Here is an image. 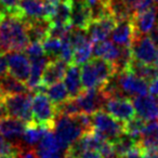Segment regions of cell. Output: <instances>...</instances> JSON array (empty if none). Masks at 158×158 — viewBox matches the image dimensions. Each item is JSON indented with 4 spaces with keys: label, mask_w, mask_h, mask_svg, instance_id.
I'll return each instance as SVG.
<instances>
[{
    "label": "cell",
    "mask_w": 158,
    "mask_h": 158,
    "mask_svg": "<svg viewBox=\"0 0 158 158\" xmlns=\"http://www.w3.org/2000/svg\"><path fill=\"white\" fill-rule=\"evenodd\" d=\"M25 23H26L27 34L31 42H42L49 36V29L51 25L50 21L46 19H40V20L25 21Z\"/></svg>",
    "instance_id": "cell-23"
},
{
    "label": "cell",
    "mask_w": 158,
    "mask_h": 158,
    "mask_svg": "<svg viewBox=\"0 0 158 158\" xmlns=\"http://www.w3.org/2000/svg\"><path fill=\"white\" fill-rule=\"evenodd\" d=\"M120 52V49L112 41L107 39L103 41L93 42V54L94 57H101V59L114 63L117 60Z\"/></svg>",
    "instance_id": "cell-25"
},
{
    "label": "cell",
    "mask_w": 158,
    "mask_h": 158,
    "mask_svg": "<svg viewBox=\"0 0 158 158\" xmlns=\"http://www.w3.org/2000/svg\"><path fill=\"white\" fill-rule=\"evenodd\" d=\"M8 72V61L5 53H0V76L7 74Z\"/></svg>",
    "instance_id": "cell-43"
},
{
    "label": "cell",
    "mask_w": 158,
    "mask_h": 158,
    "mask_svg": "<svg viewBox=\"0 0 158 158\" xmlns=\"http://www.w3.org/2000/svg\"><path fill=\"white\" fill-rule=\"evenodd\" d=\"M148 91L151 92V94L153 95H158V76L154 79L153 81L149 82L148 86Z\"/></svg>",
    "instance_id": "cell-45"
},
{
    "label": "cell",
    "mask_w": 158,
    "mask_h": 158,
    "mask_svg": "<svg viewBox=\"0 0 158 158\" xmlns=\"http://www.w3.org/2000/svg\"><path fill=\"white\" fill-rule=\"evenodd\" d=\"M64 85L69 93L70 98H77L85 90L81 82V76L78 65L72 63L68 65L64 76Z\"/></svg>",
    "instance_id": "cell-18"
},
{
    "label": "cell",
    "mask_w": 158,
    "mask_h": 158,
    "mask_svg": "<svg viewBox=\"0 0 158 158\" xmlns=\"http://www.w3.org/2000/svg\"><path fill=\"white\" fill-rule=\"evenodd\" d=\"M127 70L131 72L132 74L140 77L141 79H143V80H145L147 82L153 81L154 79L158 76V69L155 67V65L141 63V62L135 61L134 59L129 65Z\"/></svg>",
    "instance_id": "cell-26"
},
{
    "label": "cell",
    "mask_w": 158,
    "mask_h": 158,
    "mask_svg": "<svg viewBox=\"0 0 158 158\" xmlns=\"http://www.w3.org/2000/svg\"><path fill=\"white\" fill-rule=\"evenodd\" d=\"M132 18L118 21L116 23V26L112 31V40L115 44L119 47H131L134 38L138 35Z\"/></svg>",
    "instance_id": "cell-11"
},
{
    "label": "cell",
    "mask_w": 158,
    "mask_h": 158,
    "mask_svg": "<svg viewBox=\"0 0 158 158\" xmlns=\"http://www.w3.org/2000/svg\"><path fill=\"white\" fill-rule=\"evenodd\" d=\"M15 158H39V157H38L36 151H34V149H27V151L23 149L22 152H20L18 154V156Z\"/></svg>",
    "instance_id": "cell-44"
},
{
    "label": "cell",
    "mask_w": 158,
    "mask_h": 158,
    "mask_svg": "<svg viewBox=\"0 0 158 158\" xmlns=\"http://www.w3.org/2000/svg\"><path fill=\"white\" fill-rule=\"evenodd\" d=\"M61 151V146H60L59 141L55 136V133L52 132V129H47L42 138L40 139L37 149H36L38 157L44 158L47 157V156L59 154Z\"/></svg>",
    "instance_id": "cell-21"
},
{
    "label": "cell",
    "mask_w": 158,
    "mask_h": 158,
    "mask_svg": "<svg viewBox=\"0 0 158 158\" xmlns=\"http://www.w3.org/2000/svg\"><path fill=\"white\" fill-rule=\"evenodd\" d=\"M113 147H114V151L116 153V155L118 157L123 158V156L127 153H129L132 148L138 145V141L134 140L132 136H130L129 134L123 133L120 136L116 139L115 141H113Z\"/></svg>",
    "instance_id": "cell-30"
},
{
    "label": "cell",
    "mask_w": 158,
    "mask_h": 158,
    "mask_svg": "<svg viewBox=\"0 0 158 158\" xmlns=\"http://www.w3.org/2000/svg\"><path fill=\"white\" fill-rule=\"evenodd\" d=\"M47 130V128L41 127V126L37 125L34 121L28 123L25 128V131L22 135L23 142L27 145V146H35L36 144H38L40 141V139L42 138L44 131Z\"/></svg>",
    "instance_id": "cell-28"
},
{
    "label": "cell",
    "mask_w": 158,
    "mask_h": 158,
    "mask_svg": "<svg viewBox=\"0 0 158 158\" xmlns=\"http://www.w3.org/2000/svg\"><path fill=\"white\" fill-rule=\"evenodd\" d=\"M28 91L29 90L25 82L19 80L9 73L0 76V94L2 98L6 95L19 94V93H25Z\"/></svg>",
    "instance_id": "cell-22"
},
{
    "label": "cell",
    "mask_w": 158,
    "mask_h": 158,
    "mask_svg": "<svg viewBox=\"0 0 158 158\" xmlns=\"http://www.w3.org/2000/svg\"><path fill=\"white\" fill-rule=\"evenodd\" d=\"M103 110H105L115 119L121 121V123H127L132 117L135 116L133 103L128 98L108 99Z\"/></svg>",
    "instance_id": "cell-10"
},
{
    "label": "cell",
    "mask_w": 158,
    "mask_h": 158,
    "mask_svg": "<svg viewBox=\"0 0 158 158\" xmlns=\"http://www.w3.org/2000/svg\"><path fill=\"white\" fill-rule=\"evenodd\" d=\"M68 64L61 59H52L44 67L41 77V85L49 87L53 84L60 82L65 76Z\"/></svg>",
    "instance_id": "cell-14"
},
{
    "label": "cell",
    "mask_w": 158,
    "mask_h": 158,
    "mask_svg": "<svg viewBox=\"0 0 158 158\" xmlns=\"http://www.w3.org/2000/svg\"><path fill=\"white\" fill-rule=\"evenodd\" d=\"M2 99L8 115L22 119L27 123L33 121V113H31L33 97L29 91L19 94L6 95Z\"/></svg>",
    "instance_id": "cell-5"
},
{
    "label": "cell",
    "mask_w": 158,
    "mask_h": 158,
    "mask_svg": "<svg viewBox=\"0 0 158 158\" xmlns=\"http://www.w3.org/2000/svg\"><path fill=\"white\" fill-rule=\"evenodd\" d=\"M29 42L25 21L16 14L5 12L0 20V53L24 51Z\"/></svg>",
    "instance_id": "cell-1"
},
{
    "label": "cell",
    "mask_w": 158,
    "mask_h": 158,
    "mask_svg": "<svg viewBox=\"0 0 158 158\" xmlns=\"http://www.w3.org/2000/svg\"><path fill=\"white\" fill-rule=\"evenodd\" d=\"M27 123L13 116H5L0 118V134L8 140L18 141L22 138Z\"/></svg>",
    "instance_id": "cell-15"
},
{
    "label": "cell",
    "mask_w": 158,
    "mask_h": 158,
    "mask_svg": "<svg viewBox=\"0 0 158 158\" xmlns=\"http://www.w3.org/2000/svg\"><path fill=\"white\" fill-rule=\"evenodd\" d=\"M123 158H148L145 155V152L141 148L139 145H136L134 148H132L129 153H127Z\"/></svg>",
    "instance_id": "cell-41"
},
{
    "label": "cell",
    "mask_w": 158,
    "mask_h": 158,
    "mask_svg": "<svg viewBox=\"0 0 158 158\" xmlns=\"http://www.w3.org/2000/svg\"><path fill=\"white\" fill-rule=\"evenodd\" d=\"M73 2H74V0H61L59 2V5H57L56 10H55L50 22L52 24L69 25Z\"/></svg>",
    "instance_id": "cell-27"
},
{
    "label": "cell",
    "mask_w": 158,
    "mask_h": 158,
    "mask_svg": "<svg viewBox=\"0 0 158 158\" xmlns=\"http://www.w3.org/2000/svg\"><path fill=\"white\" fill-rule=\"evenodd\" d=\"M24 51H25V54L28 56L29 61L37 60L39 57H42L46 55L44 47H42V42H38V41L29 42V44L26 47V49Z\"/></svg>",
    "instance_id": "cell-39"
},
{
    "label": "cell",
    "mask_w": 158,
    "mask_h": 158,
    "mask_svg": "<svg viewBox=\"0 0 158 158\" xmlns=\"http://www.w3.org/2000/svg\"><path fill=\"white\" fill-rule=\"evenodd\" d=\"M145 126H146L145 119L141 118L139 116H134L130 120H128L127 123H125V133L129 134L130 136H132L134 140L139 142L145 129Z\"/></svg>",
    "instance_id": "cell-33"
},
{
    "label": "cell",
    "mask_w": 158,
    "mask_h": 158,
    "mask_svg": "<svg viewBox=\"0 0 158 158\" xmlns=\"http://www.w3.org/2000/svg\"><path fill=\"white\" fill-rule=\"evenodd\" d=\"M33 121L47 129H53L57 116L56 105L44 92H38L31 100Z\"/></svg>",
    "instance_id": "cell-3"
},
{
    "label": "cell",
    "mask_w": 158,
    "mask_h": 158,
    "mask_svg": "<svg viewBox=\"0 0 158 158\" xmlns=\"http://www.w3.org/2000/svg\"><path fill=\"white\" fill-rule=\"evenodd\" d=\"M132 61H133V55H132L131 48L130 47H120V52H119L118 57L113 63L116 73L127 70Z\"/></svg>",
    "instance_id": "cell-34"
},
{
    "label": "cell",
    "mask_w": 158,
    "mask_h": 158,
    "mask_svg": "<svg viewBox=\"0 0 158 158\" xmlns=\"http://www.w3.org/2000/svg\"><path fill=\"white\" fill-rule=\"evenodd\" d=\"M93 53V41L89 39L85 44L74 48V56L73 63L76 65H84L88 61H90L91 55Z\"/></svg>",
    "instance_id": "cell-31"
},
{
    "label": "cell",
    "mask_w": 158,
    "mask_h": 158,
    "mask_svg": "<svg viewBox=\"0 0 158 158\" xmlns=\"http://www.w3.org/2000/svg\"><path fill=\"white\" fill-rule=\"evenodd\" d=\"M50 61L47 55L42 57H39L37 60H33L31 61V74H29V78L27 79V81L25 82L28 88L29 91H34L41 85V77L42 73H44V67L47 66L48 62Z\"/></svg>",
    "instance_id": "cell-24"
},
{
    "label": "cell",
    "mask_w": 158,
    "mask_h": 158,
    "mask_svg": "<svg viewBox=\"0 0 158 158\" xmlns=\"http://www.w3.org/2000/svg\"><path fill=\"white\" fill-rule=\"evenodd\" d=\"M132 103L139 117L145 120L158 119V106L153 94L136 95L132 100Z\"/></svg>",
    "instance_id": "cell-12"
},
{
    "label": "cell",
    "mask_w": 158,
    "mask_h": 158,
    "mask_svg": "<svg viewBox=\"0 0 158 158\" xmlns=\"http://www.w3.org/2000/svg\"><path fill=\"white\" fill-rule=\"evenodd\" d=\"M80 110L86 114L92 115L97 110L104 108L107 98L104 95L101 89L92 88V89H85L78 97L76 98Z\"/></svg>",
    "instance_id": "cell-7"
},
{
    "label": "cell",
    "mask_w": 158,
    "mask_h": 158,
    "mask_svg": "<svg viewBox=\"0 0 158 158\" xmlns=\"http://www.w3.org/2000/svg\"><path fill=\"white\" fill-rule=\"evenodd\" d=\"M116 79L119 87L125 95H143L147 94L148 85L147 81L135 76L129 70L116 73Z\"/></svg>",
    "instance_id": "cell-9"
},
{
    "label": "cell",
    "mask_w": 158,
    "mask_h": 158,
    "mask_svg": "<svg viewBox=\"0 0 158 158\" xmlns=\"http://www.w3.org/2000/svg\"><path fill=\"white\" fill-rule=\"evenodd\" d=\"M116 23L117 21L110 15L101 20L91 21L86 31H88V36L93 42L103 41L110 37L114 27L116 26Z\"/></svg>",
    "instance_id": "cell-13"
},
{
    "label": "cell",
    "mask_w": 158,
    "mask_h": 158,
    "mask_svg": "<svg viewBox=\"0 0 158 158\" xmlns=\"http://www.w3.org/2000/svg\"><path fill=\"white\" fill-rule=\"evenodd\" d=\"M154 2H157L158 3V0H154Z\"/></svg>",
    "instance_id": "cell-51"
},
{
    "label": "cell",
    "mask_w": 158,
    "mask_h": 158,
    "mask_svg": "<svg viewBox=\"0 0 158 158\" xmlns=\"http://www.w3.org/2000/svg\"><path fill=\"white\" fill-rule=\"evenodd\" d=\"M19 3H20V0H0V9L6 13L18 15Z\"/></svg>",
    "instance_id": "cell-40"
},
{
    "label": "cell",
    "mask_w": 158,
    "mask_h": 158,
    "mask_svg": "<svg viewBox=\"0 0 158 158\" xmlns=\"http://www.w3.org/2000/svg\"><path fill=\"white\" fill-rule=\"evenodd\" d=\"M23 148L19 145V143H12L0 134V156L1 157H13L15 158Z\"/></svg>",
    "instance_id": "cell-35"
},
{
    "label": "cell",
    "mask_w": 158,
    "mask_h": 158,
    "mask_svg": "<svg viewBox=\"0 0 158 158\" xmlns=\"http://www.w3.org/2000/svg\"><path fill=\"white\" fill-rule=\"evenodd\" d=\"M92 129L102 134L107 141L113 142L125 133V123L115 119L102 108L92 114Z\"/></svg>",
    "instance_id": "cell-4"
},
{
    "label": "cell",
    "mask_w": 158,
    "mask_h": 158,
    "mask_svg": "<svg viewBox=\"0 0 158 158\" xmlns=\"http://www.w3.org/2000/svg\"><path fill=\"white\" fill-rule=\"evenodd\" d=\"M155 67L158 69V50H157V54H156V60H155V63H154Z\"/></svg>",
    "instance_id": "cell-48"
},
{
    "label": "cell",
    "mask_w": 158,
    "mask_h": 158,
    "mask_svg": "<svg viewBox=\"0 0 158 158\" xmlns=\"http://www.w3.org/2000/svg\"><path fill=\"white\" fill-rule=\"evenodd\" d=\"M57 115H65V116L74 117L80 113V107L78 105L76 98H69L65 102L56 105Z\"/></svg>",
    "instance_id": "cell-37"
},
{
    "label": "cell",
    "mask_w": 158,
    "mask_h": 158,
    "mask_svg": "<svg viewBox=\"0 0 158 158\" xmlns=\"http://www.w3.org/2000/svg\"><path fill=\"white\" fill-rule=\"evenodd\" d=\"M130 48L135 61L154 65L157 54V47L148 36L136 35Z\"/></svg>",
    "instance_id": "cell-6"
},
{
    "label": "cell",
    "mask_w": 158,
    "mask_h": 158,
    "mask_svg": "<svg viewBox=\"0 0 158 158\" xmlns=\"http://www.w3.org/2000/svg\"><path fill=\"white\" fill-rule=\"evenodd\" d=\"M8 72L23 82H26L31 74V63L28 56L22 51H11L8 52Z\"/></svg>",
    "instance_id": "cell-8"
},
{
    "label": "cell",
    "mask_w": 158,
    "mask_h": 158,
    "mask_svg": "<svg viewBox=\"0 0 158 158\" xmlns=\"http://www.w3.org/2000/svg\"><path fill=\"white\" fill-rule=\"evenodd\" d=\"M92 18L89 7L84 0H74L70 15V24L75 28L86 31L90 25Z\"/></svg>",
    "instance_id": "cell-16"
},
{
    "label": "cell",
    "mask_w": 158,
    "mask_h": 158,
    "mask_svg": "<svg viewBox=\"0 0 158 158\" xmlns=\"http://www.w3.org/2000/svg\"><path fill=\"white\" fill-rule=\"evenodd\" d=\"M156 15H157V8L152 7L144 12L133 15V24L138 35H145L149 33L155 27Z\"/></svg>",
    "instance_id": "cell-20"
},
{
    "label": "cell",
    "mask_w": 158,
    "mask_h": 158,
    "mask_svg": "<svg viewBox=\"0 0 158 158\" xmlns=\"http://www.w3.org/2000/svg\"><path fill=\"white\" fill-rule=\"evenodd\" d=\"M42 47H44V53L48 57L52 59H59L60 56V51H61L62 47V39H57V38L53 37H47L46 39L42 41Z\"/></svg>",
    "instance_id": "cell-36"
},
{
    "label": "cell",
    "mask_w": 158,
    "mask_h": 158,
    "mask_svg": "<svg viewBox=\"0 0 158 158\" xmlns=\"http://www.w3.org/2000/svg\"><path fill=\"white\" fill-rule=\"evenodd\" d=\"M55 136L62 151H67L69 146L85 133L75 117L57 115L54 121Z\"/></svg>",
    "instance_id": "cell-2"
},
{
    "label": "cell",
    "mask_w": 158,
    "mask_h": 158,
    "mask_svg": "<svg viewBox=\"0 0 158 158\" xmlns=\"http://www.w3.org/2000/svg\"><path fill=\"white\" fill-rule=\"evenodd\" d=\"M77 158H103L100 152L94 151V149H90V151H85L81 153Z\"/></svg>",
    "instance_id": "cell-42"
},
{
    "label": "cell",
    "mask_w": 158,
    "mask_h": 158,
    "mask_svg": "<svg viewBox=\"0 0 158 158\" xmlns=\"http://www.w3.org/2000/svg\"><path fill=\"white\" fill-rule=\"evenodd\" d=\"M3 13H5V12L2 11V10L0 9V20H1V18H2V15H3Z\"/></svg>",
    "instance_id": "cell-49"
},
{
    "label": "cell",
    "mask_w": 158,
    "mask_h": 158,
    "mask_svg": "<svg viewBox=\"0 0 158 158\" xmlns=\"http://www.w3.org/2000/svg\"><path fill=\"white\" fill-rule=\"evenodd\" d=\"M46 93L49 97V99H50L55 105H59V104L63 103V102H65L66 100H68L70 98L65 85L62 84L61 81L47 87Z\"/></svg>",
    "instance_id": "cell-32"
},
{
    "label": "cell",
    "mask_w": 158,
    "mask_h": 158,
    "mask_svg": "<svg viewBox=\"0 0 158 158\" xmlns=\"http://www.w3.org/2000/svg\"><path fill=\"white\" fill-rule=\"evenodd\" d=\"M0 158H13V157H1V156H0Z\"/></svg>",
    "instance_id": "cell-50"
},
{
    "label": "cell",
    "mask_w": 158,
    "mask_h": 158,
    "mask_svg": "<svg viewBox=\"0 0 158 158\" xmlns=\"http://www.w3.org/2000/svg\"><path fill=\"white\" fill-rule=\"evenodd\" d=\"M73 56H74V49H73V46L67 35L66 37L62 38V47L61 51H60L59 59L63 60L64 62H66L69 65V64L73 63Z\"/></svg>",
    "instance_id": "cell-38"
},
{
    "label": "cell",
    "mask_w": 158,
    "mask_h": 158,
    "mask_svg": "<svg viewBox=\"0 0 158 158\" xmlns=\"http://www.w3.org/2000/svg\"><path fill=\"white\" fill-rule=\"evenodd\" d=\"M151 35H149V38L152 39V41L155 44L156 47H158V25L156 27H154L151 31Z\"/></svg>",
    "instance_id": "cell-46"
},
{
    "label": "cell",
    "mask_w": 158,
    "mask_h": 158,
    "mask_svg": "<svg viewBox=\"0 0 158 158\" xmlns=\"http://www.w3.org/2000/svg\"><path fill=\"white\" fill-rule=\"evenodd\" d=\"M138 145L146 153V152L158 149V120H148L146 123L145 129Z\"/></svg>",
    "instance_id": "cell-19"
},
{
    "label": "cell",
    "mask_w": 158,
    "mask_h": 158,
    "mask_svg": "<svg viewBox=\"0 0 158 158\" xmlns=\"http://www.w3.org/2000/svg\"><path fill=\"white\" fill-rule=\"evenodd\" d=\"M18 15L25 21L44 19V0H20Z\"/></svg>",
    "instance_id": "cell-17"
},
{
    "label": "cell",
    "mask_w": 158,
    "mask_h": 158,
    "mask_svg": "<svg viewBox=\"0 0 158 158\" xmlns=\"http://www.w3.org/2000/svg\"><path fill=\"white\" fill-rule=\"evenodd\" d=\"M145 155H146L148 158H158V149L151 151V152H146Z\"/></svg>",
    "instance_id": "cell-47"
},
{
    "label": "cell",
    "mask_w": 158,
    "mask_h": 158,
    "mask_svg": "<svg viewBox=\"0 0 158 158\" xmlns=\"http://www.w3.org/2000/svg\"><path fill=\"white\" fill-rule=\"evenodd\" d=\"M80 76H81V82L84 89H100L99 79H98L97 73H95L91 61H88L82 65L81 69H80Z\"/></svg>",
    "instance_id": "cell-29"
},
{
    "label": "cell",
    "mask_w": 158,
    "mask_h": 158,
    "mask_svg": "<svg viewBox=\"0 0 158 158\" xmlns=\"http://www.w3.org/2000/svg\"><path fill=\"white\" fill-rule=\"evenodd\" d=\"M157 106H158V99H157Z\"/></svg>",
    "instance_id": "cell-52"
}]
</instances>
